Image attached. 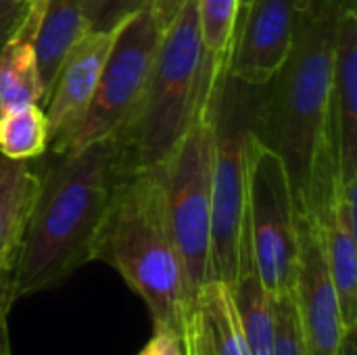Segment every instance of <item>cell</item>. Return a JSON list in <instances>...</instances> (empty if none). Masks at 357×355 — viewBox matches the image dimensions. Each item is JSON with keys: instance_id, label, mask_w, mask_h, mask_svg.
I'll use <instances>...</instances> for the list:
<instances>
[{"instance_id": "cell-5", "label": "cell", "mask_w": 357, "mask_h": 355, "mask_svg": "<svg viewBox=\"0 0 357 355\" xmlns=\"http://www.w3.org/2000/svg\"><path fill=\"white\" fill-rule=\"evenodd\" d=\"M261 86L222 73L209 96L211 119V280L230 285L238 270L247 216L249 142L255 134Z\"/></svg>"}, {"instance_id": "cell-2", "label": "cell", "mask_w": 357, "mask_h": 355, "mask_svg": "<svg viewBox=\"0 0 357 355\" xmlns=\"http://www.w3.org/2000/svg\"><path fill=\"white\" fill-rule=\"evenodd\" d=\"M343 0H318L301 13L289 56L261 86L255 140L276 153L301 213L312 174L333 126V63Z\"/></svg>"}, {"instance_id": "cell-17", "label": "cell", "mask_w": 357, "mask_h": 355, "mask_svg": "<svg viewBox=\"0 0 357 355\" xmlns=\"http://www.w3.org/2000/svg\"><path fill=\"white\" fill-rule=\"evenodd\" d=\"M33 29L36 2L21 29L0 50V113L25 105H42V84L33 52Z\"/></svg>"}, {"instance_id": "cell-29", "label": "cell", "mask_w": 357, "mask_h": 355, "mask_svg": "<svg viewBox=\"0 0 357 355\" xmlns=\"http://www.w3.org/2000/svg\"><path fill=\"white\" fill-rule=\"evenodd\" d=\"M138 355H157V343H155V337L144 345V349H142Z\"/></svg>"}, {"instance_id": "cell-28", "label": "cell", "mask_w": 357, "mask_h": 355, "mask_svg": "<svg viewBox=\"0 0 357 355\" xmlns=\"http://www.w3.org/2000/svg\"><path fill=\"white\" fill-rule=\"evenodd\" d=\"M341 355H357V345H356V331L349 333L345 337V343H343V349H341Z\"/></svg>"}, {"instance_id": "cell-24", "label": "cell", "mask_w": 357, "mask_h": 355, "mask_svg": "<svg viewBox=\"0 0 357 355\" xmlns=\"http://www.w3.org/2000/svg\"><path fill=\"white\" fill-rule=\"evenodd\" d=\"M15 255H17V249L0 255V320H6L8 310L15 303L13 291H10V276H13Z\"/></svg>"}, {"instance_id": "cell-18", "label": "cell", "mask_w": 357, "mask_h": 355, "mask_svg": "<svg viewBox=\"0 0 357 355\" xmlns=\"http://www.w3.org/2000/svg\"><path fill=\"white\" fill-rule=\"evenodd\" d=\"M38 190V169L29 161L0 155V255L15 251Z\"/></svg>"}, {"instance_id": "cell-26", "label": "cell", "mask_w": 357, "mask_h": 355, "mask_svg": "<svg viewBox=\"0 0 357 355\" xmlns=\"http://www.w3.org/2000/svg\"><path fill=\"white\" fill-rule=\"evenodd\" d=\"M155 343H157V355H184L182 341L176 333L169 331H155Z\"/></svg>"}, {"instance_id": "cell-10", "label": "cell", "mask_w": 357, "mask_h": 355, "mask_svg": "<svg viewBox=\"0 0 357 355\" xmlns=\"http://www.w3.org/2000/svg\"><path fill=\"white\" fill-rule=\"evenodd\" d=\"M299 17L297 0H251L241 13L226 73L266 86L291 52Z\"/></svg>"}, {"instance_id": "cell-4", "label": "cell", "mask_w": 357, "mask_h": 355, "mask_svg": "<svg viewBox=\"0 0 357 355\" xmlns=\"http://www.w3.org/2000/svg\"><path fill=\"white\" fill-rule=\"evenodd\" d=\"M220 75L201 42L197 4L186 0L161 33L140 107L119 134L130 172L155 169L169 157Z\"/></svg>"}, {"instance_id": "cell-8", "label": "cell", "mask_w": 357, "mask_h": 355, "mask_svg": "<svg viewBox=\"0 0 357 355\" xmlns=\"http://www.w3.org/2000/svg\"><path fill=\"white\" fill-rule=\"evenodd\" d=\"M247 176V234L255 270L278 299L293 293L297 268V207L282 159L259 144L249 142Z\"/></svg>"}, {"instance_id": "cell-25", "label": "cell", "mask_w": 357, "mask_h": 355, "mask_svg": "<svg viewBox=\"0 0 357 355\" xmlns=\"http://www.w3.org/2000/svg\"><path fill=\"white\" fill-rule=\"evenodd\" d=\"M186 0H153V10H155V17L161 25V29H165L174 17L178 15V10L184 6Z\"/></svg>"}, {"instance_id": "cell-20", "label": "cell", "mask_w": 357, "mask_h": 355, "mask_svg": "<svg viewBox=\"0 0 357 355\" xmlns=\"http://www.w3.org/2000/svg\"><path fill=\"white\" fill-rule=\"evenodd\" d=\"M195 4L205 52L215 71L226 73L241 19V0H195Z\"/></svg>"}, {"instance_id": "cell-22", "label": "cell", "mask_w": 357, "mask_h": 355, "mask_svg": "<svg viewBox=\"0 0 357 355\" xmlns=\"http://www.w3.org/2000/svg\"><path fill=\"white\" fill-rule=\"evenodd\" d=\"M274 301H276V345H274V355H305L303 343H301V335H299L293 293L282 295V297H278Z\"/></svg>"}, {"instance_id": "cell-19", "label": "cell", "mask_w": 357, "mask_h": 355, "mask_svg": "<svg viewBox=\"0 0 357 355\" xmlns=\"http://www.w3.org/2000/svg\"><path fill=\"white\" fill-rule=\"evenodd\" d=\"M48 151V121L42 105L0 113V155L31 161Z\"/></svg>"}, {"instance_id": "cell-6", "label": "cell", "mask_w": 357, "mask_h": 355, "mask_svg": "<svg viewBox=\"0 0 357 355\" xmlns=\"http://www.w3.org/2000/svg\"><path fill=\"white\" fill-rule=\"evenodd\" d=\"M165 218L182 259L190 305L211 280V119L209 100L169 157L155 167Z\"/></svg>"}, {"instance_id": "cell-21", "label": "cell", "mask_w": 357, "mask_h": 355, "mask_svg": "<svg viewBox=\"0 0 357 355\" xmlns=\"http://www.w3.org/2000/svg\"><path fill=\"white\" fill-rule=\"evenodd\" d=\"M153 0H82L88 31H115L138 10L151 6Z\"/></svg>"}, {"instance_id": "cell-3", "label": "cell", "mask_w": 357, "mask_h": 355, "mask_svg": "<svg viewBox=\"0 0 357 355\" xmlns=\"http://www.w3.org/2000/svg\"><path fill=\"white\" fill-rule=\"evenodd\" d=\"M92 262L111 266L126 280L146 305L155 331L182 335L190 299L155 169L128 172L119 180Z\"/></svg>"}, {"instance_id": "cell-16", "label": "cell", "mask_w": 357, "mask_h": 355, "mask_svg": "<svg viewBox=\"0 0 357 355\" xmlns=\"http://www.w3.org/2000/svg\"><path fill=\"white\" fill-rule=\"evenodd\" d=\"M88 31L82 0H36L33 52L46 105L61 63L73 44Z\"/></svg>"}, {"instance_id": "cell-12", "label": "cell", "mask_w": 357, "mask_h": 355, "mask_svg": "<svg viewBox=\"0 0 357 355\" xmlns=\"http://www.w3.org/2000/svg\"><path fill=\"white\" fill-rule=\"evenodd\" d=\"M333 126L341 188H357V0H343L333 63Z\"/></svg>"}, {"instance_id": "cell-11", "label": "cell", "mask_w": 357, "mask_h": 355, "mask_svg": "<svg viewBox=\"0 0 357 355\" xmlns=\"http://www.w3.org/2000/svg\"><path fill=\"white\" fill-rule=\"evenodd\" d=\"M115 31H86L61 63L44 105L48 149L56 146L88 111Z\"/></svg>"}, {"instance_id": "cell-1", "label": "cell", "mask_w": 357, "mask_h": 355, "mask_svg": "<svg viewBox=\"0 0 357 355\" xmlns=\"http://www.w3.org/2000/svg\"><path fill=\"white\" fill-rule=\"evenodd\" d=\"M36 169L38 190L10 276L15 301L63 285L92 262L113 192L130 172L119 134L75 151H46Z\"/></svg>"}, {"instance_id": "cell-13", "label": "cell", "mask_w": 357, "mask_h": 355, "mask_svg": "<svg viewBox=\"0 0 357 355\" xmlns=\"http://www.w3.org/2000/svg\"><path fill=\"white\" fill-rule=\"evenodd\" d=\"M357 195H339L318 213H310L322 234L328 274L337 291L345 328H357Z\"/></svg>"}, {"instance_id": "cell-7", "label": "cell", "mask_w": 357, "mask_h": 355, "mask_svg": "<svg viewBox=\"0 0 357 355\" xmlns=\"http://www.w3.org/2000/svg\"><path fill=\"white\" fill-rule=\"evenodd\" d=\"M161 33L163 29L155 17L153 4L138 10L115 29L88 111L77 126L48 151H75L94 140L121 134L130 126L144 96Z\"/></svg>"}, {"instance_id": "cell-30", "label": "cell", "mask_w": 357, "mask_h": 355, "mask_svg": "<svg viewBox=\"0 0 357 355\" xmlns=\"http://www.w3.org/2000/svg\"><path fill=\"white\" fill-rule=\"evenodd\" d=\"M318 0H297V6H299V10L303 13V10H307L310 6H314Z\"/></svg>"}, {"instance_id": "cell-14", "label": "cell", "mask_w": 357, "mask_h": 355, "mask_svg": "<svg viewBox=\"0 0 357 355\" xmlns=\"http://www.w3.org/2000/svg\"><path fill=\"white\" fill-rule=\"evenodd\" d=\"M180 341L184 355H249L228 285L209 280L199 291Z\"/></svg>"}, {"instance_id": "cell-31", "label": "cell", "mask_w": 357, "mask_h": 355, "mask_svg": "<svg viewBox=\"0 0 357 355\" xmlns=\"http://www.w3.org/2000/svg\"><path fill=\"white\" fill-rule=\"evenodd\" d=\"M249 2H251V0H241V13L247 8V4H249Z\"/></svg>"}, {"instance_id": "cell-9", "label": "cell", "mask_w": 357, "mask_h": 355, "mask_svg": "<svg viewBox=\"0 0 357 355\" xmlns=\"http://www.w3.org/2000/svg\"><path fill=\"white\" fill-rule=\"evenodd\" d=\"M297 268L293 301L305 355H341L345 328L318 222L297 211Z\"/></svg>"}, {"instance_id": "cell-23", "label": "cell", "mask_w": 357, "mask_h": 355, "mask_svg": "<svg viewBox=\"0 0 357 355\" xmlns=\"http://www.w3.org/2000/svg\"><path fill=\"white\" fill-rule=\"evenodd\" d=\"M36 0H0V50L13 40L29 17Z\"/></svg>"}, {"instance_id": "cell-27", "label": "cell", "mask_w": 357, "mask_h": 355, "mask_svg": "<svg viewBox=\"0 0 357 355\" xmlns=\"http://www.w3.org/2000/svg\"><path fill=\"white\" fill-rule=\"evenodd\" d=\"M0 355H10V345H8V328H6V320H0Z\"/></svg>"}, {"instance_id": "cell-15", "label": "cell", "mask_w": 357, "mask_h": 355, "mask_svg": "<svg viewBox=\"0 0 357 355\" xmlns=\"http://www.w3.org/2000/svg\"><path fill=\"white\" fill-rule=\"evenodd\" d=\"M247 218V216H245ZM230 297L243 328L249 355H274L276 345V301L264 287L251 253L247 224L241 239L238 270L228 285Z\"/></svg>"}]
</instances>
